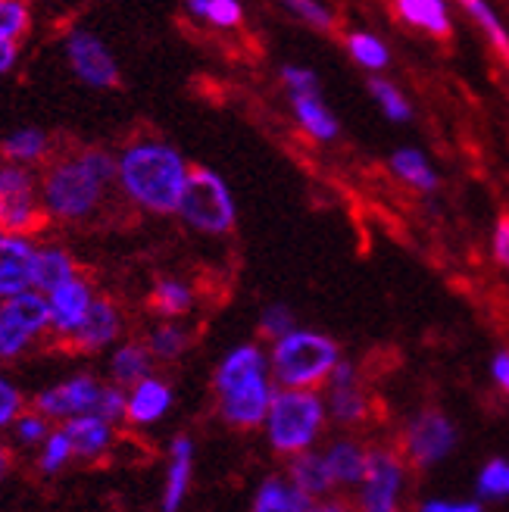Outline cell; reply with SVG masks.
Masks as SVG:
<instances>
[{"label": "cell", "instance_id": "obj_10", "mask_svg": "<svg viewBox=\"0 0 509 512\" xmlns=\"http://www.w3.org/2000/svg\"><path fill=\"white\" fill-rule=\"evenodd\" d=\"M66 57L72 72L91 88H116L119 85V66L116 57L110 54V47L100 41L94 32L88 29H75L66 35Z\"/></svg>", "mask_w": 509, "mask_h": 512}, {"label": "cell", "instance_id": "obj_23", "mask_svg": "<svg viewBox=\"0 0 509 512\" xmlns=\"http://www.w3.org/2000/svg\"><path fill=\"white\" fill-rule=\"evenodd\" d=\"M291 110L300 128L316 141H335L341 125L335 113L325 107V100L319 94H291Z\"/></svg>", "mask_w": 509, "mask_h": 512}, {"label": "cell", "instance_id": "obj_28", "mask_svg": "<svg viewBox=\"0 0 509 512\" xmlns=\"http://www.w3.org/2000/svg\"><path fill=\"white\" fill-rule=\"evenodd\" d=\"M4 150V157L13 163V166H29V163H41L50 150V138L41 132V128H16L4 138L0 144Z\"/></svg>", "mask_w": 509, "mask_h": 512}, {"label": "cell", "instance_id": "obj_9", "mask_svg": "<svg viewBox=\"0 0 509 512\" xmlns=\"http://www.w3.org/2000/svg\"><path fill=\"white\" fill-rule=\"evenodd\" d=\"M104 388L107 384H100L91 375H72L35 397V413H41L44 419H66V422L79 416H97Z\"/></svg>", "mask_w": 509, "mask_h": 512}, {"label": "cell", "instance_id": "obj_17", "mask_svg": "<svg viewBox=\"0 0 509 512\" xmlns=\"http://www.w3.org/2000/svg\"><path fill=\"white\" fill-rule=\"evenodd\" d=\"M119 331H122V316L116 310V303H110L107 297H97L91 313L85 316V322L69 341L75 350H104L107 344L119 338Z\"/></svg>", "mask_w": 509, "mask_h": 512}, {"label": "cell", "instance_id": "obj_14", "mask_svg": "<svg viewBox=\"0 0 509 512\" xmlns=\"http://www.w3.org/2000/svg\"><path fill=\"white\" fill-rule=\"evenodd\" d=\"M38 247L25 238L0 235V300H10L22 291H32Z\"/></svg>", "mask_w": 509, "mask_h": 512}, {"label": "cell", "instance_id": "obj_13", "mask_svg": "<svg viewBox=\"0 0 509 512\" xmlns=\"http://www.w3.org/2000/svg\"><path fill=\"white\" fill-rule=\"evenodd\" d=\"M47 300H50V328L63 338H72L85 322V316L91 313L97 297L91 294V285L85 278H72L57 291H50Z\"/></svg>", "mask_w": 509, "mask_h": 512}, {"label": "cell", "instance_id": "obj_35", "mask_svg": "<svg viewBox=\"0 0 509 512\" xmlns=\"http://www.w3.org/2000/svg\"><path fill=\"white\" fill-rule=\"evenodd\" d=\"M369 94L375 97V104L381 107V113H385L391 122H410L413 119L410 100H406L397 91V85H391L388 79H369Z\"/></svg>", "mask_w": 509, "mask_h": 512}, {"label": "cell", "instance_id": "obj_18", "mask_svg": "<svg viewBox=\"0 0 509 512\" xmlns=\"http://www.w3.org/2000/svg\"><path fill=\"white\" fill-rule=\"evenodd\" d=\"M169 406H172V388L163 378L150 375L132 388L125 419H129L132 425H154L169 413Z\"/></svg>", "mask_w": 509, "mask_h": 512}, {"label": "cell", "instance_id": "obj_40", "mask_svg": "<svg viewBox=\"0 0 509 512\" xmlns=\"http://www.w3.org/2000/svg\"><path fill=\"white\" fill-rule=\"evenodd\" d=\"M478 494L481 497H509V463L491 459V463L478 472Z\"/></svg>", "mask_w": 509, "mask_h": 512}, {"label": "cell", "instance_id": "obj_16", "mask_svg": "<svg viewBox=\"0 0 509 512\" xmlns=\"http://www.w3.org/2000/svg\"><path fill=\"white\" fill-rule=\"evenodd\" d=\"M194 475V441L188 434H178L169 444V466H166V488H163V512H178L188 497Z\"/></svg>", "mask_w": 509, "mask_h": 512}, {"label": "cell", "instance_id": "obj_15", "mask_svg": "<svg viewBox=\"0 0 509 512\" xmlns=\"http://www.w3.org/2000/svg\"><path fill=\"white\" fill-rule=\"evenodd\" d=\"M260 375H269V360L266 353L257 347V344H241L235 350L225 353V360L216 366V375H213V391L216 394H225L238 388V384H247Z\"/></svg>", "mask_w": 509, "mask_h": 512}, {"label": "cell", "instance_id": "obj_6", "mask_svg": "<svg viewBox=\"0 0 509 512\" xmlns=\"http://www.w3.org/2000/svg\"><path fill=\"white\" fill-rule=\"evenodd\" d=\"M456 438H460L456 425L444 413H438V409H422V413H416L403 428L400 456L416 469H428L453 453Z\"/></svg>", "mask_w": 509, "mask_h": 512}, {"label": "cell", "instance_id": "obj_44", "mask_svg": "<svg viewBox=\"0 0 509 512\" xmlns=\"http://www.w3.org/2000/svg\"><path fill=\"white\" fill-rule=\"evenodd\" d=\"M125 409H129V397H125L122 388H116V384H107L104 397H100V406H97V419L113 425V422L125 419Z\"/></svg>", "mask_w": 509, "mask_h": 512}, {"label": "cell", "instance_id": "obj_27", "mask_svg": "<svg viewBox=\"0 0 509 512\" xmlns=\"http://www.w3.org/2000/svg\"><path fill=\"white\" fill-rule=\"evenodd\" d=\"M4 310L22 325V328H29L32 335H41L44 328H50V300H47V294H41V291H22V294H16V297H10V300H4L0 303Z\"/></svg>", "mask_w": 509, "mask_h": 512}, {"label": "cell", "instance_id": "obj_19", "mask_svg": "<svg viewBox=\"0 0 509 512\" xmlns=\"http://www.w3.org/2000/svg\"><path fill=\"white\" fill-rule=\"evenodd\" d=\"M288 478H291L294 488L300 494H307L310 500H322V497L332 494V488H338L335 478H332V469H328V463H325V453H313V450L291 459Z\"/></svg>", "mask_w": 509, "mask_h": 512}, {"label": "cell", "instance_id": "obj_49", "mask_svg": "<svg viewBox=\"0 0 509 512\" xmlns=\"http://www.w3.org/2000/svg\"><path fill=\"white\" fill-rule=\"evenodd\" d=\"M16 57H19L16 41H0V75L16 66Z\"/></svg>", "mask_w": 509, "mask_h": 512}, {"label": "cell", "instance_id": "obj_50", "mask_svg": "<svg viewBox=\"0 0 509 512\" xmlns=\"http://www.w3.org/2000/svg\"><path fill=\"white\" fill-rule=\"evenodd\" d=\"M10 469H13V456H10L7 444H0V481L10 475Z\"/></svg>", "mask_w": 509, "mask_h": 512}, {"label": "cell", "instance_id": "obj_39", "mask_svg": "<svg viewBox=\"0 0 509 512\" xmlns=\"http://www.w3.org/2000/svg\"><path fill=\"white\" fill-rule=\"evenodd\" d=\"M29 29V7L19 0H0V41H16Z\"/></svg>", "mask_w": 509, "mask_h": 512}, {"label": "cell", "instance_id": "obj_2", "mask_svg": "<svg viewBox=\"0 0 509 512\" xmlns=\"http://www.w3.org/2000/svg\"><path fill=\"white\" fill-rule=\"evenodd\" d=\"M113 182H119V157L100 147H85L47 169L41 182L44 213L66 222L88 219Z\"/></svg>", "mask_w": 509, "mask_h": 512}, {"label": "cell", "instance_id": "obj_36", "mask_svg": "<svg viewBox=\"0 0 509 512\" xmlns=\"http://www.w3.org/2000/svg\"><path fill=\"white\" fill-rule=\"evenodd\" d=\"M32 331L22 328L4 306H0V360H13V356H19L25 347L32 344Z\"/></svg>", "mask_w": 509, "mask_h": 512}, {"label": "cell", "instance_id": "obj_29", "mask_svg": "<svg viewBox=\"0 0 509 512\" xmlns=\"http://www.w3.org/2000/svg\"><path fill=\"white\" fill-rule=\"evenodd\" d=\"M150 366H154V353L135 341L116 347L110 360V372L116 384H141L144 378H150Z\"/></svg>", "mask_w": 509, "mask_h": 512}, {"label": "cell", "instance_id": "obj_11", "mask_svg": "<svg viewBox=\"0 0 509 512\" xmlns=\"http://www.w3.org/2000/svg\"><path fill=\"white\" fill-rule=\"evenodd\" d=\"M328 416L341 428H360L372 416V400L360 384V372L350 360H341L338 369L328 378Z\"/></svg>", "mask_w": 509, "mask_h": 512}, {"label": "cell", "instance_id": "obj_38", "mask_svg": "<svg viewBox=\"0 0 509 512\" xmlns=\"http://www.w3.org/2000/svg\"><path fill=\"white\" fill-rule=\"evenodd\" d=\"M288 10H291L297 19H303L307 25H313V29H319V32H332V29H338V16H335V10H328L325 4H316V0H291Z\"/></svg>", "mask_w": 509, "mask_h": 512}, {"label": "cell", "instance_id": "obj_41", "mask_svg": "<svg viewBox=\"0 0 509 512\" xmlns=\"http://www.w3.org/2000/svg\"><path fill=\"white\" fill-rule=\"evenodd\" d=\"M13 434H16V441H19V444L35 447V444H44L54 431L47 428V419H44L41 413H22V416L16 419V425H13Z\"/></svg>", "mask_w": 509, "mask_h": 512}, {"label": "cell", "instance_id": "obj_37", "mask_svg": "<svg viewBox=\"0 0 509 512\" xmlns=\"http://www.w3.org/2000/svg\"><path fill=\"white\" fill-rule=\"evenodd\" d=\"M75 456V450H72V444H69V438H66V431L60 428V431H54L50 438L41 444V456H38V469L44 472V475H54V472H60L69 459Z\"/></svg>", "mask_w": 509, "mask_h": 512}, {"label": "cell", "instance_id": "obj_32", "mask_svg": "<svg viewBox=\"0 0 509 512\" xmlns=\"http://www.w3.org/2000/svg\"><path fill=\"white\" fill-rule=\"evenodd\" d=\"M185 10L216 29H238L244 22V7L238 0H191Z\"/></svg>", "mask_w": 509, "mask_h": 512}, {"label": "cell", "instance_id": "obj_48", "mask_svg": "<svg viewBox=\"0 0 509 512\" xmlns=\"http://www.w3.org/2000/svg\"><path fill=\"white\" fill-rule=\"evenodd\" d=\"M491 372H494V381L500 384V391L509 394V350H503V353L494 356Z\"/></svg>", "mask_w": 509, "mask_h": 512}, {"label": "cell", "instance_id": "obj_8", "mask_svg": "<svg viewBox=\"0 0 509 512\" xmlns=\"http://www.w3.org/2000/svg\"><path fill=\"white\" fill-rule=\"evenodd\" d=\"M41 213L32 172L13 163L0 166V235L22 238L38 225Z\"/></svg>", "mask_w": 509, "mask_h": 512}, {"label": "cell", "instance_id": "obj_31", "mask_svg": "<svg viewBox=\"0 0 509 512\" xmlns=\"http://www.w3.org/2000/svg\"><path fill=\"white\" fill-rule=\"evenodd\" d=\"M347 50H350L353 63H360L369 72H381V69H388V63H391L388 44L381 41L378 35L363 32V29H356V32L347 35Z\"/></svg>", "mask_w": 509, "mask_h": 512}, {"label": "cell", "instance_id": "obj_20", "mask_svg": "<svg viewBox=\"0 0 509 512\" xmlns=\"http://www.w3.org/2000/svg\"><path fill=\"white\" fill-rule=\"evenodd\" d=\"M325 463H328V469H332L335 484L350 488V484H363L366 466H369V450L360 441L338 438L325 447Z\"/></svg>", "mask_w": 509, "mask_h": 512}, {"label": "cell", "instance_id": "obj_5", "mask_svg": "<svg viewBox=\"0 0 509 512\" xmlns=\"http://www.w3.org/2000/svg\"><path fill=\"white\" fill-rule=\"evenodd\" d=\"M178 216H182L194 232H203V235H228L238 225L232 191H228L225 178L207 166L191 169Z\"/></svg>", "mask_w": 509, "mask_h": 512}, {"label": "cell", "instance_id": "obj_30", "mask_svg": "<svg viewBox=\"0 0 509 512\" xmlns=\"http://www.w3.org/2000/svg\"><path fill=\"white\" fill-rule=\"evenodd\" d=\"M150 306L160 313V316H185L191 306H194V294L191 288L185 285V281H178V278H160L154 291H150Z\"/></svg>", "mask_w": 509, "mask_h": 512}, {"label": "cell", "instance_id": "obj_24", "mask_svg": "<svg viewBox=\"0 0 509 512\" xmlns=\"http://www.w3.org/2000/svg\"><path fill=\"white\" fill-rule=\"evenodd\" d=\"M394 13L413 25V29H422L435 38H450L453 22H450V10L444 0H397Z\"/></svg>", "mask_w": 509, "mask_h": 512}, {"label": "cell", "instance_id": "obj_22", "mask_svg": "<svg viewBox=\"0 0 509 512\" xmlns=\"http://www.w3.org/2000/svg\"><path fill=\"white\" fill-rule=\"evenodd\" d=\"M313 506L316 503L307 494H300L291 484V478L272 475L260 484L250 512H313Z\"/></svg>", "mask_w": 509, "mask_h": 512}, {"label": "cell", "instance_id": "obj_47", "mask_svg": "<svg viewBox=\"0 0 509 512\" xmlns=\"http://www.w3.org/2000/svg\"><path fill=\"white\" fill-rule=\"evenodd\" d=\"M419 512H485L475 500H425Z\"/></svg>", "mask_w": 509, "mask_h": 512}, {"label": "cell", "instance_id": "obj_7", "mask_svg": "<svg viewBox=\"0 0 509 512\" xmlns=\"http://www.w3.org/2000/svg\"><path fill=\"white\" fill-rule=\"evenodd\" d=\"M403 488H406V459L400 456V450L372 447L366 478L360 484V497H356L360 512H400Z\"/></svg>", "mask_w": 509, "mask_h": 512}, {"label": "cell", "instance_id": "obj_4", "mask_svg": "<svg viewBox=\"0 0 509 512\" xmlns=\"http://www.w3.org/2000/svg\"><path fill=\"white\" fill-rule=\"evenodd\" d=\"M328 419V406L316 391H275L269 416H266V438L275 453L300 456L310 453L322 425Z\"/></svg>", "mask_w": 509, "mask_h": 512}, {"label": "cell", "instance_id": "obj_45", "mask_svg": "<svg viewBox=\"0 0 509 512\" xmlns=\"http://www.w3.org/2000/svg\"><path fill=\"white\" fill-rule=\"evenodd\" d=\"M282 82L291 88V94H319V79L313 69L303 66H285L282 69Z\"/></svg>", "mask_w": 509, "mask_h": 512}, {"label": "cell", "instance_id": "obj_34", "mask_svg": "<svg viewBox=\"0 0 509 512\" xmlns=\"http://www.w3.org/2000/svg\"><path fill=\"white\" fill-rule=\"evenodd\" d=\"M188 347V331L175 322H163L150 331V341H147V350L154 353V360H175V356H182Z\"/></svg>", "mask_w": 509, "mask_h": 512}, {"label": "cell", "instance_id": "obj_43", "mask_svg": "<svg viewBox=\"0 0 509 512\" xmlns=\"http://www.w3.org/2000/svg\"><path fill=\"white\" fill-rule=\"evenodd\" d=\"M19 416H22V391L10 378L0 375V428L16 425Z\"/></svg>", "mask_w": 509, "mask_h": 512}, {"label": "cell", "instance_id": "obj_21", "mask_svg": "<svg viewBox=\"0 0 509 512\" xmlns=\"http://www.w3.org/2000/svg\"><path fill=\"white\" fill-rule=\"evenodd\" d=\"M66 438L75 450V456L82 459H97L104 456L113 444V425L97 419V416H79V419H69L63 425Z\"/></svg>", "mask_w": 509, "mask_h": 512}, {"label": "cell", "instance_id": "obj_26", "mask_svg": "<svg viewBox=\"0 0 509 512\" xmlns=\"http://www.w3.org/2000/svg\"><path fill=\"white\" fill-rule=\"evenodd\" d=\"M391 169L403 185H410L416 191H435L438 188V172L431 169L428 157L416 147H403L391 157Z\"/></svg>", "mask_w": 509, "mask_h": 512}, {"label": "cell", "instance_id": "obj_3", "mask_svg": "<svg viewBox=\"0 0 509 512\" xmlns=\"http://www.w3.org/2000/svg\"><path fill=\"white\" fill-rule=\"evenodd\" d=\"M341 363V347L322 331L297 328L288 338L275 341L269 353V372L291 391H316L332 378Z\"/></svg>", "mask_w": 509, "mask_h": 512}, {"label": "cell", "instance_id": "obj_1", "mask_svg": "<svg viewBox=\"0 0 509 512\" xmlns=\"http://www.w3.org/2000/svg\"><path fill=\"white\" fill-rule=\"evenodd\" d=\"M191 166L172 144L157 138L132 141L119 153V188L138 207L169 216L178 213Z\"/></svg>", "mask_w": 509, "mask_h": 512}, {"label": "cell", "instance_id": "obj_12", "mask_svg": "<svg viewBox=\"0 0 509 512\" xmlns=\"http://www.w3.org/2000/svg\"><path fill=\"white\" fill-rule=\"evenodd\" d=\"M219 397V416L235 425V428H257L260 422H266L269 406H272V381L269 375H260L247 384H238V388L216 394Z\"/></svg>", "mask_w": 509, "mask_h": 512}, {"label": "cell", "instance_id": "obj_46", "mask_svg": "<svg viewBox=\"0 0 509 512\" xmlns=\"http://www.w3.org/2000/svg\"><path fill=\"white\" fill-rule=\"evenodd\" d=\"M494 256L503 269H509V213H503L494 225Z\"/></svg>", "mask_w": 509, "mask_h": 512}, {"label": "cell", "instance_id": "obj_51", "mask_svg": "<svg viewBox=\"0 0 509 512\" xmlns=\"http://www.w3.org/2000/svg\"><path fill=\"white\" fill-rule=\"evenodd\" d=\"M313 512H353V509H347V506L338 503V500H322V503L313 506Z\"/></svg>", "mask_w": 509, "mask_h": 512}, {"label": "cell", "instance_id": "obj_42", "mask_svg": "<svg viewBox=\"0 0 509 512\" xmlns=\"http://www.w3.org/2000/svg\"><path fill=\"white\" fill-rule=\"evenodd\" d=\"M260 331H263V338H272V344L288 338L291 331H297L288 306H269V310L263 313V319H260Z\"/></svg>", "mask_w": 509, "mask_h": 512}, {"label": "cell", "instance_id": "obj_25", "mask_svg": "<svg viewBox=\"0 0 509 512\" xmlns=\"http://www.w3.org/2000/svg\"><path fill=\"white\" fill-rule=\"evenodd\" d=\"M79 278V272H75V260L60 250V247H41L38 256H35V272H32V288L41 291V294H50L57 291L60 285H66V281Z\"/></svg>", "mask_w": 509, "mask_h": 512}, {"label": "cell", "instance_id": "obj_33", "mask_svg": "<svg viewBox=\"0 0 509 512\" xmlns=\"http://www.w3.org/2000/svg\"><path fill=\"white\" fill-rule=\"evenodd\" d=\"M463 10L478 22V29L488 35L491 47L497 50V57L509 66V32L503 29V22L497 19L494 7L491 4H481V0H466Z\"/></svg>", "mask_w": 509, "mask_h": 512}]
</instances>
